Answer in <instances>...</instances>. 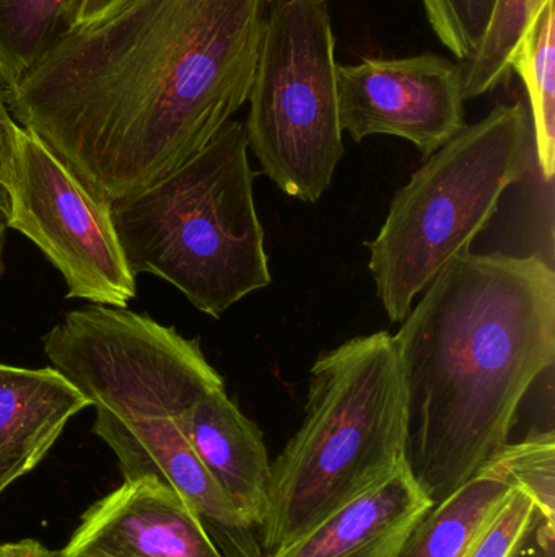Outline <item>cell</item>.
I'll return each instance as SVG.
<instances>
[{"label":"cell","mask_w":555,"mask_h":557,"mask_svg":"<svg viewBox=\"0 0 555 557\" xmlns=\"http://www.w3.org/2000/svg\"><path fill=\"white\" fill-rule=\"evenodd\" d=\"M336 85L342 133L355 143L401 137L427 159L466 126L459 65L443 55L338 64Z\"/></svg>","instance_id":"cell-9"},{"label":"cell","mask_w":555,"mask_h":557,"mask_svg":"<svg viewBox=\"0 0 555 557\" xmlns=\"http://www.w3.org/2000/svg\"><path fill=\"white\" fill-rule=\"evenodd\" d=\"M0 557H54V553L36 540L25 539L0 546Z\"/></svg>","instance_id":"cell-24"},{"label":"cell","mask_w":555,"mask_h":557,"mask_svg":"<svg viewBox=\"0 0 555 557\" xmlns=\"http://www.w3.org/2000/svg\"><path fill=\"white\" fill-rule=\"evenodd\" d=\"M319 2H326V0H319Z\"/></svg>","instance_id":"cell-27"},{"label":"cell","mask_w":555,"mask_h":557,"mask_svg":"<svg viewBox=\"0 0 555 557\" xmlns=\"http://www.w3.org/2000/svg\"><path fill=\"white\" fill-rule=\"evenodd\" d=\"M440 41L458 62L471 58L481 42L495 0H420Z\"/></svg>","instance_id":"cell-20"},{"label":"cell","mask_w":555,"mask_h":557,"mask_svg":"<svg viewBox=\"0 0 555 557\" xmlns=\"http://www.w3.org/2000/svg\"><path fill=\"white\" fill-rule=\"evenodd\" d=\"M90 406L54 367L0 363V494L31 473L68 421Z\"/></svg>","instance_id":"cell-12"},{"label":"cell","mask_w":555,"mask_h":557,"mask_svg":"<svg viewBox=\"0 0 555 557\" xmlns=\"http://www.w3.org/2000/svg\"><path fill=\"white\" fill-rule=\"evenodd\" d=\"M186 432L237 512L260 529L267 510L270 460L256 422L248 419L222 388L194 406Z\"/></svg>","instance_id":"cell-13"},{"label":"cell","mask_w":555,"mask_h":557,"mask_svg":"<svg viewBox=\"0 0 555 557\" xmlns=\"http://www.w3.org/2000/svg\"><path fill=\"white\" fill-rule=\"evenodd\" d=\"M546 3L547 0H495L475 54L458 62L465 100L481 97L504 82L518 45Z\"/></svg>","instance_id":"cell-17"},{"label":"cell","mask_w":555,"mask_h":557,"mask_svg":"<svg viewBox=\"0 0 555 557\" xmlns=\"http://www.w3.org/2000/svg\"><path fill=\"white\" fill-rule=\"evenodd\" d=\"M9 215V196H7L5 186L0 183V221L5 222Z\"/></svg>","instance_id":"cell-26"},{"label":"cell","mask_w":555,"mask_h":557,"mask_svg":"<svg viewBox=\"0 0 555 557\" xmlns=\"http://www.w3.org/2000/svg\"><path fill=\"white\" fill-rule=\"evenodd\" d=\"M407 463L396 344L387 331L345 341L310 372L305 418L270 461L260 542L273 555Z\"/></svg>","instance_id":"cell-3"},{"label":"cell","mask_w":555,"mask_h":557,"mask_svg":"<svg viewBox=\"0 0 555 557\" xmlns=\"http://www.w3.org/2000/svg\"><path fill=\"white\" fill-rule=\"evenodd\" d=\"M22 127L12 116L7 101V91L0 84V183H5L15 159L16 143Z\"/></svg>","instance_id":"cell-21"},{"label":"cell","mask_w":555,"mask_h":557,"mask_svg":"<svg viewBox=\"0 0 555 557\" xmlns=\"http://www.w3.org/2000/svg\"><path fill=\"white\" fill-rule=\"evenodd\" d=\"M209 392L201 369L160 347L111 357L84 389L97 414L93 432L116 455L124 481L152 476L173 487L224 557H266L256 529L237 512L189 442V414Z\"/></svg>","instance_id":"cell-6"},{"label":"cell","mask_w":555,"mask_h":557,"mask_svg":"<svg viewBox=\"0 0 555 557\" xmlns=\"http://www.w3.org/2000/svg\"><path fill=\"white\" fill-rule=\"evenodd\" d=\"M433 503L409 465L266 557H394Z\"/></svg>","instance_id":"cell-11"},{"label":"cell","mask_w":555,"mask_h":557,"mask_svg":"<svg viewBox=\"0 0 555 557\" xmlns=\"http://www.w3.org/2000/svg\"><path fill=\"white\" fill-rule=\"evenodd\" d=\"M530 98L534 157L544 182L555 175V12L554 0L538 13L512 59Z\"/></svg>","instance_id":"cell-15"},{"label":"cell","mask_w":555,"mask_h":557,"mask_svg":"<svg viewBox=\"0 0 555 557\" xmlns=\"http://www.w3.org/2000/svg\"><path fill=\"white\" fill-rule=\"evenodd\" d=\"M531 156L530 107L517 101L494 108L427 157L368 244V267L391 321H403L430 282L469 253L504 193L524 178Z\"/></svg>","instance_id":"cell-5"},{"label":"cell","mask_w":555,"mask_h":557,"mask_svg":"<svg viewBox=\"0 0 555 557\" xmlns=\"http://www.w3.org/2000/svg\"><path fill=\"white\" fill-rule=\"evenodd\" d=\"M77 7L78 0H0V84L5 90L72 28Z\"/></svg>","instance_id":"cell-16"},{"label":"cell","mask_w":555,"mask_h":557,"mask_svg":"<svg viewBox=\"0 0 555 557\" xmlns=\"http://www.w3.org/2000/svg\"><path fill=\"white\" fill-rule=\"evenodd\" d=\"M133 0H78L72 28H87L114 15ZM71 28V29H72Z\"/></svg>","instance_id":"cell-22"},{"label":"cell","mask_w":555,"mask_h":557,"mask_svg":"<svg viewBox=\"0 0 555 557\" xmlns=\"http://www.w3.org/2000/svg\"><path fill=\"white\" fill-rule=\"evenodd\" d=\"M393 336L407 465L433 504L508 444L518 408L555 359V273L540 257L462 255Z\"/></svg>","instance_id":"cell-2"},{"label":"cell","mask_w":555,"mask_h":557,"mask_svg":"<svg viewBox=\"0 0 555 557\" xmlns=\"http://www.w3.org/2000/svg\"><path fill=\"white\" fill-rule=\"evenodd\" d=\"M336 67L326 2L274 0L244 133L277 188L306 202L328 191L344 153Z\"/></svg>","instance_id":"cell-7"},{"label":"cell","mask_w":555,"mask_h":557,"mask_svg":"<svg viewBox=\"0 0 555 557\" xmlns=\"http://www.w3.org/2000/svg\"><path fill=\"white\" fill-rule=\"evenodd\" d=\"M54 557H224L191 507L152 476L124 481L81 516Z\"/></svg>","instance_id":"cell-10"},{"label":"cell","mask_w":555,"mask_h":557,"mask_svg":"<svg viewBox=\"0 0 555 557\" xmlns=\"http://www.w3.org/2000/svg\"><path fill=\"white\" fill-rule=\"evenodd\" d=\"M517 557H555V523L541 516Z\"/></svg>","instance_id":"cell-23"},{"label":"cell","mask_w":555,"mask_h":557,"mask_svg":"<svg viewBox=\"0 0 555 557\" xmlns=\"http://www.w3.org/2000/svg\"><path fill=\"white\" fill-rule=\"evenodd\" d=\"M5 237H7V224L0 221V278L3 276L5 271V263H3V250H5Z\"/></svg>","instance_id":"cell-25"},{"label":"cell","mask_w":555,"mask_h":557,"mask_svg":"<svg viewBox=\"0 0 555 557\" xmlns=\"http://www.w3.org/2000/svg\"><path fill=\"white\" fill-rule=\"evenodd\" d=\"M510 484L479 471L442 503L433 504L394 557H463L469 540Z\"/></svg>","instance_id":"cell-14"},{"label":"cell","mask_w":555,"mask_h":557,"mask_svg":"<svg viewBox=\"0 0 555 557\" xmlns=\"http://www.w3.org/2000/svg\"><path fill=\"white\" fill-rule=\"evenodd\" d=\"M3 186L7 228L25 235L51 261L68 298L117 308L136 298V276L121 250L110 202L88 189L31 131L20 129Z\"/></svg>","instance_id":"cell-8"},{"label":"cell","mask_w":555,"mask_h":557,"mask_svg":"<svg viewBox=\"0 0 555 557\" xmlns=\"http://www.w3.org/2000/svg\"><path fill=\"white\" fill-rule=\"evenodd\" d=\"M273 2L133 0L59 36L12 116L110 205L150 188L247 103Z\"/></svg>","instance_id":"cell-1"},{"label":"cell","mask_w":555,"mask_h":557,"mask_svg":"<svg viewBox=\"0 0 555 557\" xmlns=\"http://www.w3.org/2000/svg\"><path fill=\"white\" fill-rule=\"evenodd\" d=\"M540 517L537 500L512 486L482 520L463 557H517Z\"/></svg>","instance_id":"cell-19"},{"label":"cell","mask_w":555,"mask_h":557,"mask_svg":"<svg viewBox=\"0 0 555 557\" xmlns=\"http://www.w3.org/2000/svg\"><path fill=\"white\" fill-rule=\"evenodd\" d=\"M481 471L495 474L510 486L521 487L534 500L541 516L555 523V435L533 432L518 444H507Z\"/></svg>","instance_id":"cell-18"},{"label":"cell","mask_w":555,"mask_h":557,"mask_svg":"<svg viewBox=\"0 0 555 557\" xmlns=\"http://www.w3.org/2000/svg\"><path fill=\"white\" fill-rule=\"evenodd\" d=\"M111 218L134 276L163 278L209 317L273 281L238 121L155 185L111 202Z\"/></svg>","instance_id":"cell-4"}]
</instances>
